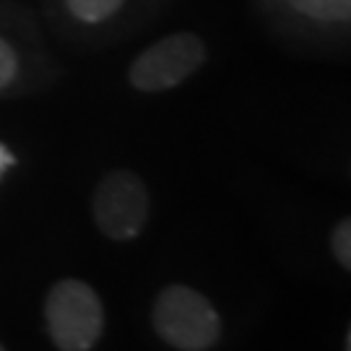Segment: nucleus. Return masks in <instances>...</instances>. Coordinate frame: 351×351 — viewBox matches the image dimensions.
Listing matches in <instances>:
<instances>
[{"label":"nucleus","instance_id":"10","mask_svg":"<svg viewBox=\"0 0 351 351\" xmlns=\"http://www.w3.org/2000/svg\"><path fill=\"white\" fill-rule=\"evenodd\" d=\"M0 351H3V343H0Z\"/></svg>","mask_w":351,"mask_h":351},{"label":"nucleus","instance_id":"5","mask_svg":"<svg viewBox=\"0 0 351 351\" xmlns=\"http://www.w3.org/2000/svg\"><path fill=\"white\" fill-rule=\"evenodd\" d=\"M297 13L320 24H343L351 19V0H287Z\"/></svg>","mask_w":351,"mask_h":351},{"label":"nucleus","instance_id":"7","mask_svg":"<svg viewBox=\"0 0 351 351\" xmlns=\"http://www.w3.org/2000/svg\"><path fill=\"white\" fill-rule=\"evenodd\" d=\"M330 245H333V255L346 271L351 268V219H341L336 229H333V237H330Z\"/></svg>","mask_w":351,"mask_h":351},{"label":"nucleus","instance_id":"4","mask_svg":"<svg viewBox=\"0 0 351 351\" xmlns=\"http://www.w3.org/2000/svg\"><path fill=\"white\" fill-rule=\"evenodd\" d=\"M203 60H206L203 39L190 32H180V34L159 39L149 50L141 52L130 65L128 78L133 88L146 94L167 91L190 78L203 65Z\"/></svg>","mask_w":351,"mask_h":351},{"label":"nucleus","instance_id":"3","mask_svg":"<svg viewBox=\"0 0 351 351\" xmlns=\"http://www.w3.org/2000/svg\"><path fill=\"white\" fill-rule=\"evenodd\" d=\"M94 221L104 237L128 242L138 237L151 213V198L143 180L128 169H117L101 180L91 201Z\"/></svg>","mask_w":351,"mask_h":351},{"label":"nucleus","instance_id":"8","mask_svg":"<svg viewBox=\"0 0 351 351\" xmlns=\"http://www.w3.org/2000/svg\"><path fill=\"white\" fill-rule=\"evenodd\" d=\"M13 75H16V52L5 39H0V88L8 86Z\"/></svg>","mask_w":351,"mask_h":351},{"label":"nucleus","instance_id":"1","mask_svg":"<svg viewBox=\"0 0 351 351\" xmlns=\"http://www.w3.org/2000/svg\"><path fill=\"white\" fill-rule=\"evenodd\" d=\"M154 328L169 346L180 351H206L216 346L221 323L213 304L201 291L182 284L167 287L154 302Z\"/></svg>","mask_w":351,"mask_h":351},{"label":"nucleus","instance_id":"6","mask_svg":"<svg viewBox=\"0 0 351 351\" xmlns=\"http://www.w3.org/2000/svg\"><path fill=\"white\" fill-rule=\"evenodd\" d=\"M65 3L75 19L86 21V24H99L120 11V5H123V0H65Z\"/></svg>","mask_w":351,"mask_h":351},{"label":"nucleus","instance_id":"2","mask_svg":"<svg viewBox=\"0 0 351 351\" xmlns=\"http://www.w3.org/2000/svg\"><path fill=\"white\" fill-rule=\"evenodd\" d=\"M45 317L52 343L60 351L94 349L104 330L99 294L78 278H63L50 289Z\"/></svg>","mask_w":351,"mask_h":351},{"label":"nucleus","instance_id":"9","mask_svg":"<svg viewBox=\"0 0 351 351\" xmlns=\"http://www.w3.org/2000/svg\"><path fill=\"white\" fill-rule=\"evenodd\" d=\"M13 164H16V156L11 154L8 146H3V143H0V175H3L8 167H13Z\"/></svg>","mask_w":351,"mask_h":351}]
</instances>
